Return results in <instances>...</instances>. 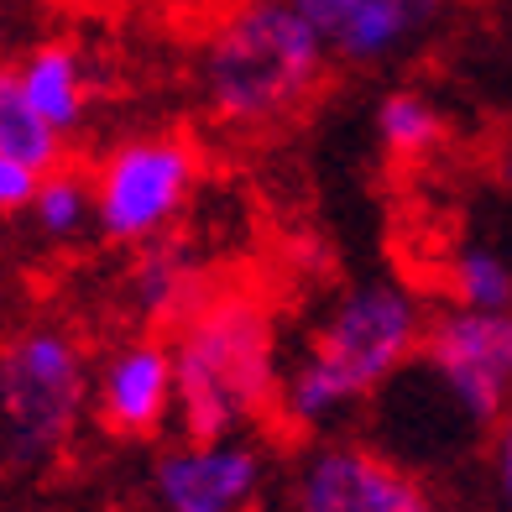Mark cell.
<instances>
[{
  "label": "cell",
  "mask_w": 512,
  "mask_h": 512,
  "mask_svg": "<svg viewBox=\"0 0 512 512\" xmlns=\"http://www.w3.org/2000/svg\"><path fill=\"white\" fill-rule=\"evenodd\" d=\"M445 110H439L424 89H392V95L377 105V136H382V147L392 157H403V162H418V157H429L439 142H445Z\"/></svg>",
  "instance_id": "obj_14"
},
{
  "label": "cell",
  "mask_w": 512,
  "mask_h": 512,
  "mask_svg": "<svg viewBox=\"0 0 512 512\" xmlns=\"http://www.w3.org/2000/svg\"><path fill=\"white\" fill-rule=\"evenodd\" d=\"M288 502L293 512H445L434 486L413 465L392 460L366 439L335 434L314 439L298 455Z\"/></svg>",
  "instance_id": "obj_7"
},
{
  "label": "cell",
  "mask_w": 512,
  "mask_h": 512,
  "mask_svg": "<svg viewBox=\"0 0 512 512\" xmlns=\"http://www.w3.org/2000/svg\"><path fill=\"white\" fill-rule=\"evenodd\" d=\"M0 157L32 168L37 178L53 173L58 162H68V142L32 110V100L21 95V79L11 63H0Z\"/></svg>",
  "instance_id": "obj_13"
},
{
  "label": "cell",
  "mask_w": 512,
  "mask_h": 512,
  "mask_svg": "<svg viewBox=\"0 0 512 512\" xmlns=\"http://www.w3.org/2000/svg\"><path fill=\"white\" fill-rule=\"evenodd\" d=\"M424 324L429 309L408 283H392V277L356 283L314 324L293 366L277 371L272 413L298 434H335V424H345L361 403H371L413 366Z\"/></svg>",
  "instance_id": "obj_1"
},
{
  "label": "cell",
  "mask_w": 512,
  "mask_h": 512,
  "mask_svg": "<svg viewBox=\"0 0 512 512\" xmlns=\"http://www.w3.org/2000/svg\"><path fill=\"white\" fill-rule=\"evenodd\" d=\"M492 481H497V497L507 502L512 497V445L502 429H497V450H492Z\"/></svg>",
  "instance_id": "obj_18"
},
{
  "label": "cell",
  "mask_w": 512,
  "mask_h": 512,
  "mask_svg": "<svg viewBox=\"0 0 512 512\" xmlns=\"http://www.w3.org/2000/svg\"><path fill=\"white\" fill-rule=\"evenodd\" d=\"M89 351L53 319H32L0 340V439L16 465H48L79 434L89 408Z\"/></svg>",
  "instance_id": "obj_4"
},
{
  "label": "cell",
  "mask_w": 512,
  "mask_h": 512,
  "mask_svg": "<svg viewBox=\"0 0 512 512\" xmlns=\"http://www.w3.org/2000/svg\"><path fill=\"white\" fill-rule=\"evenodd\" d=\"M413 361H424L455 418H465L476 434L502 429L512 398V314H486L460 304L445 314H429Z\"/></svg>",
  "instance_id": "obj_6"
},
{
  "label": "cell",
  "mask_w": 512,
  "mask_h": 512,
  "mask_svg": "<svg viewBox=\"0 0 512 512\" xmlns=\"http://www.w3.org/2000/svg\"><path fill=\"white\" fill-rule=\"evenodd\" d=\"M32 189H37V173L21 168V162H11V157H0V225H6V220H27Z\"/></svg>",
  "instance_id": "obj_17"
},
{
  "label": "cell",
  "mask_w": 512,
  "mask_h": 512,
  "mask_svg": "<svg viewBox=\"0 0 512 512\" xmlns=\"http://www.w3.org/2000/svg\"><path fill=\"white\" fill-rule=\"evenodd\" d=\"M319 37L288 0H236L199 48L204 110L230 131H272L324 84Z\"/></svg>",
  "instance_id": "obj_3"
},
{
  "label": "cell",
  "mask_w": 512,
  "mask_h": 512,
  "mask_svg": "<svg viewBox=\"0 0 512 512\" xmlns=\"http://www.w3.org/2000/svg\"><path fill=\"white\" fill-rule=\"evenodd\" d=\"M27 220H32L48 241H74L79 230L89 225V178L74 173L68 162H58L53 173L37 178L32 204H27Z\"/></svg>",
  "instance_id": "obj_16"
},
{
  "label": "cell",
  "mask_w": 512,
  "mask_h": 512,
  "mask_svg": "<svg viewBox=\"0 0 512 512\" xmlns=\"http://www.w3.org/2000/svg\"><path fill=\"white\" fill-rule=\"evenodd\" d=\"M11 68L21 79V95L32 100V110L63 136V142L84 136L95 79H89V63H84V53L74 48V42H37V48Z\"/></svg>",
  "instance_id": "obj_12"
},
{
  "label": "cell",
  "mask_w": 512,
  "mask_h": 512,
  "mask_svg": "<svg viewBox=\"0 0 512 512\" xmlns=\"http://www.w3.org/2000/svg\"><path fill=\"white\" fill-rule=\"evenodd\" d=\"M89 403L105 434L152 439L173 424V356L157 330L121 340L89 371Z\"/></svg>",
  "instance_id": "obj_10"
},
{
  "label": "cell",
  "mask_w": 512,
  "mask_h": 512,
  "mask_svg": "<svg viewBox=\"0 0 512 512\" xmlns=\"http://www.w3.org/2000/svg\"><path fill=\"white\" fill-rule=\"evenodd\" d=\"M267 481V455L246 434L183 439L152 465L157 512H256Z\"/></svg>",
  "instance_id": "obj_8"
},
{
  "label": "cell",
  "mask_w": 512,
  "mask_h": 512,
  "mask_svg": "<svg viewBox=\"0 0 512 512\" xmlns=\"http://www.w3.org/2000/svg\"><path fill=\"white\" fill-rule=\"evenodd\" d=\"M0 53H6V21H0Z\"/></svg>",
  "instance_id": "obj_19"
},
{
  "label": "cell",
  "mask_w": 512,
  "mask_h": 512,
  "mask_svg": "<svg viewBox=\"0 0 512 512\" xmlns=\"http://www.w3.org/2000/svg\"><path fill=\"white\" fill-rule=\"evenodd\" d=\"M173 418L183 439L246 434L277 398V335L262 298L241 288H204L173 324Z\"/></svg>",
  "instance_id": "obj_2"
},
{
  "label": "cell",
  "mask_w": 512,
  "mask_h": 512,
  "mask_svg": "<svg viewBox=\"0 0 512 512\" xmlns=\"http://www.w3.org/2000/svg\"><path fill=\"white\" fill-rule=\"evenodd\" d=\"M450 293L460 309H486V314H512V267L497 246L465 241L450 262Z\"/></svg>",
  "instance_id": "obj_15"
},
{
  "label": "cell",
  "mask_w": 512,
  "mask_h": 512,
  "mask_svg": "<svg viewBox=\"0 0 512 512\" xmlns=\"http://www.w3.org/2000/svg\"><path fill=\"white\" fill-rule=\"evenodd\" d=\"M199 293H204V267L183 236L168 230V236L136 246V262L126 272V304L142 314L147 330H173L199 304Z\"/></svg>",
  "instance_id": "obj_11"
},
{
  "label": "cell",
  "mask_w": 512,
  "mask_h": 512,
  "mask_svg": "<svg viewBox=\"0 0 512 512\" xmlns=\"http://www.w3.org/2000/svg\"><path fill=\"white\" fill-rule=\"evenodd\" d=\"M199 183V147L178 131L121 136L89 178V225L110 246H147L168 236Z\"/></svg>",
  "instance_id": "obj_5"
},
{
  "label": "cell",
  "mask_w": 512,
  "mask_h": 512,
  "mask_svg": "<svg viewBox=\"0 0 512 512\" xmlns=\"http://www.w3.org/2000/svg\"><path fill=\"white\" fill-rule=\"evenodd\" d=\"M319 37L324 58L345 68H387L424 48L450 0H288Z\"/></svg>",
  "instance_id": "obj_9"
}]
</instances>
